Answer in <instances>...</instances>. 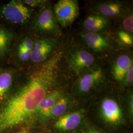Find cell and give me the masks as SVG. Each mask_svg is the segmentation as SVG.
<instances>
[{
	"mask_svg": "<svg viewBox=\"0 0 133 133\" xmlns=\"http://www.w3.org/2000/svg\"><path fill=\"white\" fill-rule=\"evenodd\" d=\"M20 71L12 66H0V108L14 90Z\"/></svg>",
	"mask_w": 133,
	"mask_h": 133,
	"instance_id": "6",
	"label": "cell"
},
{
	"mask_svg": "<svg viewBox=\"0 0 133 133\" xmlns=\"http://www.w3.org/2000/svg\"><path fill=\"white\" fill-rule=\"evenodd\" d=\"M31 30L38 36H46L59 33V28L51 8L47 5L34 17Z\"/></svg>",
	"mask_w": 133,
	"mask_h": 133,
	"instance_id": "4",
	"label": "cell"
},
{
	"mask_svg": "<svg viewBox=\"0 0 133 133\" xmlns=\"http://www.w3.org/2000/svg\"><path fill=\"white\" fill-rule=\"evenodd\" d=\"M16 34L0 21V66L8 65L11 48Z\"/></svg>",
	"mask_w": 133,
	"mask_h": 133,
	"instance_id": "10",
	"label": "cell"
},
{
	"mask_svg": "<svg viewBox=\"0 0 133 133\" xmlns=\"http://www.w3.org/2000/svg\"><path fill=\"white\" fill-rule=\"evenodd\" d=\"M109 20L101 15H91L83 22V27L89 32L97 33L105 28Z\"/></svg>",
	"mask_w": 133,
	"mask_h": 133,
	"instance_id": "16",
	"label": "cell"
},
{
	"mask_svg": "<svg viewBox=\"0 0 133 133\" xmlns=\"http://www.w3.org/2000/svg\"><path fill=\"white\" fill-rule=\"evenodd\" d=\"M67 61L71 70L76 74L83 75L93 66L94 57L90 53L82 49L72 50L67 57Z\"/></svg>",
	"mask_w": 133,
	"mask_h": 133,
	"instance_id": "7",
	"label": "cell"
},
{
	"mask_svg": "<svg viewBox=\"0 0 133 133\" xmlns=\"http://www.w3.org/2000/svg\"><path fill=\"white\" fill-rule=\"evenodd\" d=\"M56 45L55 39L46 37L36 38L30 63L34 66L47 61Z\"/></svg>",
	"mask_w": 133,
	"mask_h": 133,
	"instance_id": "8",
	"label": "cell"
},
{
	"mask_svg": "<svg viewBox=\"0 0 133 133\" xmlns=\"http://www.w3.org/2000/svg\"><path fill=\"white\" fill-rule=\"evenodd\" d=\"M28 133V131H27L26 130H25V129H24V130H20V131H18V132H15V133Z\"/></svg>",
	"mask_w": 133,
	"mask_h": 133,
	"instance_id": "25",
	"label": "cell"
},
{
	"mask_svg": "<svg viewBox=\"0 0 133 133\" xmlns=\"http://www.w3.org/2000/svg\"><path fill=\"white\" fill-rule=\"evenodd\" d=\"M69 104V99L68 97L63 95L51 109L39 120L44 121L59 117L65 114L68 108Z\"/></svg>",
	"mask_w": 133,
	"mask_h": 133,
	"instance_id": "17",
	"label": "cell"
},
{
	"mask_svg": "<svg viewBox=\"0 0 133 133\" xmlns=\"http://www.w3.org/2000/svg\"><path fill=\"white\" fill-rule=\"evenodd\" d=\"M118 37L120 42L126 45H133V37L130 34L124 31H120L118 33Z\"/></svg>",
	"mask_w": 133,
	"mask_h": 133,
	"instance_id": "20",
	"label": "cell"
},
{
	"mask_svg": "<svg viewBox=\"0 0 133 133\" xmlns=\"http://www.w3.org/2000/svg\"><path fill=\"white\" fill-rule=\"evenodd\" d=\"M36 39L28 34L19 35L17 33L11 48L8 65L22 71L30 63Z\"/></svg>",
	"mask_w": 133,
	"mask_h": 133,
	"instance_id": "3",
	"label": "cell"
},
{
	"mask_svg": "<svg viewBox=\"0 0 133 133\" xmlns=\"http://www.w3.org/2000/svg\"><path fill=\"white\" fill-rule=\"evenodd\" d=\"M24 5L30 8L35 9L38 8L39 10L43 9L48 5V1L45 0H21Z\"/></svg>",
	"mask_w": 133,
	"mask_h": 133,
	"instance_id": "19",
	"label": "cell"
},
{
	"mask_svg": "<svg viewBox=\"0 0 133 133\" xmlns=\"http://www.w3.org/2000/svg\"><path fill=\"white\" fill-rule=\"evenodd\" d=\"M132 63L133 61L128 55H122L118 57L112 68V75L114 79L119 82L124 81Z\"/></svg>",
	"mask_w": 133,
	"mask_h": 133,
	"instance_id": "15",
	"label": "cell"
},
{
	"mask_svg": "<svg viewBox=\"0 0 133 133\" xmlns=\"http://www.w3.org/2000/svg\"><path fill=\"white\" fill-rule=\"evenodd\" d=\"M101 15L105 17H111L118 16L122 10V5L119 2H105L98 6Z\"/></svg>",
	"mask_w": 133,
	"mask_h": 133,
	"instance_id": "18",
	"label": "cell"
},
{
	"mask_svg": "<svg viewBox=\"0 0 133 133\" xmlns=\"http://www.w3.org/2000/svg\"><path fill=\"white\" fill-rule=\"evenodd\" d=\"M63 94L60 91L53 90L49 92L41 101L34 117L41 119L60 99Z\"/></svg>",
	"mask_w": 133,
	"mask_h": 133,
	"instance_id": "13",
	"label": "cell"
},
{
	"mask_svg": "<svg viewBox=\"0 0 133 133\" xmlns=\"http://www.w3.org/2000/svg\"><path fill=\"white\" fill-rule=\"evenodd\" d=\"M86 45L95 52H102L109 45L108 39L97 33L87 32L83 36Z\"/></svg>",
	"mask_w": 133,
	"mask_h": 133,
	"instance_id": "14",
	"label": "cell"
},
{
	"mask_svg": "<svg viewBox=\"0 0 133 133\" xmlns=\"http://www.w3.org/2000/svg\"><path fill=\"white\" fill-rule=\"evenodd\" d=\"M100 112L103 120L110 125L119 124L123 119L122 110L119 104L111 98H105L102 101Z\"/></svg>",
	"mask_w": 133,
	"mask_h": 133,
	"instance_id": "9",
	"label": "cell"
},
{
	"mask_svg": "<svg viewBox=\"0 0 133 133\" xmlns=\"http://www.w3.org/2000/svg\"><path fill=\"white\" fill-rule=\"evenodd\" d=\"M58 56L20 71L14 90L0 108V133L11 130L34 117L38 105L50 92L56 77Z\"/></svg>",
	"mask_w": 133,
	"mask_h": 133,
	"instance_id": "1",
	"label": "cell"
},
{
	"mask_svg": "<svg viewBox=\"0 0 133 133\" xmlns=\"http://www.w3.org/2000/svg\"><path fill=\"white\" fill-rule=\"evenodd\" d=\"M53 14L57 22L66 28L74 23L79 14L77 2L74 0H60L54 5Z\"/></svg>",
	"mask_w": 133,
	"mask_h": 133,
	"instance_id": "5",
	"label": "cell"
},
{
	"mask_svg": "<svg viewBox=\"0 0 133 133\" xmlns=\"http://www.w3.org/2000/svg\"></svg>",
	"mask_w": 133,
	"mask_h": 133,
	"instance_id": "27",
	"label": "cell"
},
{
	"mask_svg": "<svg viewBox=\"0 0 133 133\" xmlns=\"http://www.w3.org/2000/svg\"><path fill=\"white\" fill-rule=\"evenodd\" d=\"M83 117L82 112L76 111L64 114L55 122V128L59 131H69L76 129L81 124Z\"/></svg>",
	"mask_w": 133,
	"mask_h": 133,
	"instance_id": "12",
	"label": "cell"
},
{
	"mask_svg": "<svg viewBox=\"0 0 133 133\" xmlns=\"http://www.w3.org/2000/svg\"><path fill=\"white\" fill-rule=\"evenodd\" d=\"M35 9L23 4L21 0H11L0 5V21L16 33V29L32 22Z\"/></svg>",
	"mask_w": 133,
	"mask_h": 133,
	"instance_id": "2",
	"label": "cell"
},
{
	"mask_svg": "<svg viewBox=\"0 0 133 133\" xmlns=\"http://www.w3.org/2000/svg\"><path fill=\"white\" fill-rule=\"evenodd\" d=\"M91 133H103L101 131H99L98 130H96V129H93L91 128L87 129Z\"/></svg>",
	"mask_w": 133,
	"mask_h": 133,
	"instance_id": "24",
	"label": "cell"
},
{
	"mask_svg": "<svg viewBox=\"0 0 133 133\" xmlns=\"http://www.w3.org/2000/svg\"><path fill=\"white\" fill-rule=\"evenodd\" d=\"M128 105L129 115L130 117L132 118L133 116V96L132 93L129 96Z\"/></svg>",
	"mask_w": 133,
	"mask_h": 133,
	"instance_id": "23",
	"label": "cell"
},
{
	"mask_svg": "<svg viewBox=\"0 0 133 133\" xmlns=\"http://www.w3.org/2000/svg\"><path fill=\"white\" fill-rule=\"evenodd\" d=\"M85 133H90V132H89V131H88V130H87V131H86Z\"/></svg>",
	"mask_w": 133,
	"mask_h": 133,
	"instance_id": "26",
	"label": "cell"
},
{
	"mask_svg": "<svg viewBox=\"0 0 133 133\" xmlns=\"http://www.w3.org/2000/svg\"><path fill=\"white\" fill-rule=\"evenodd\" d=\"M103 78L104 73L102 69L91 70L80 77L76 84V90L79 94H87L99 85Z\"/></svg>",
	"mask_w": 133,
	"mask_h": 133,
	"instance_id": "11",
	"label": "cell"
},
{
	"mask_svg": "<svg viewBox=\"0 0 133 133\" xmlns=\"http://www.w3.org/2000/svg\"><path fill=\"white\" fill-rule=\"evenodd\" d=\"M124 28L128 33H133V14H130L123 20Z\"/></svg>",
	"mask_w": 133,
	"mask_h": 133,
	"instance_id": "21",
	"label": "cell"
},
{
	"mask_svg": "<svg viewBox=\"0 0 133 133\" xmlns=\"http://www.w3.org/2000/svg\"><path fill=\"white\" fill-rule=\"evenodd\" d=\"M124 84L126 86H131L133 84V63L130 66L127 72L125 77L124 78Z\"/></svg>",
	"mask_w": 133,
	"mask_h": 133,
	"instance_id": "22",
	"label": "cell"
}]
</instances>
